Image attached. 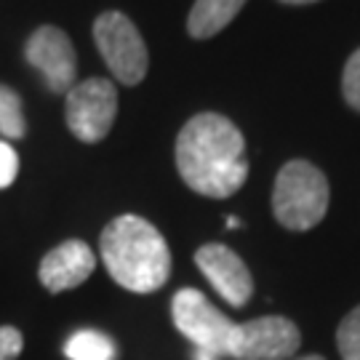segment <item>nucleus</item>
Masks as SVG:
<instances>
[{
	"instance_id": "nucleus-1",
	"label": "nucleus",
	"mask_w": 360,
	"mask_h": 360,
	"mask_svg": "<svg viewBox=\"0 0 360 360\" xmlns=\"http://www.w3.org/2000/svg\"><path fill=\"white\" fill-rule=\"evenodd\" d=\"M176 171L203 198L224 200L248 179V155L240 129L219 112H200L176 136Z\"/></svg>"
},
{
	"instance_id": "nucleus-2",
	"label": "nucleus",
	"mask_w": 360,
	"mask_h": 360,
	"mask_svg": "<svg viewBox=\"0 0 360 360\" xmlns=\"http://www.w3.org/2000/svg\"><path fill=\"white\" fill-rule=\"evenodd\" d=\"M99 254L110 278L131 294H153L171 275V251L153 221L120 214L102 230Z\"/></svg>"
},
{
	"instance_id": "nucleus-3",
	"label": "nucleus",
	"mask_w": 360,
	"mask_h": 360,
	"mask_svg": "<svg viewBox=\"0 0 360 360\" xmlns=\"http://www.w3.org/2000/svg\"><path fill=\"white\" fill-rule=\"evenodd\" d=\"M331 187L318 166L309 160H288L272 187V214L285 230L307 232L318 227L328 211Z\"/></svg>"
},
{
	"instance_id": "nucleus-4",
	"label": "nucleus",
	"mask_w": 360,
	"mask_h": 360,
	"mask_svg": "<svg viewBox=\"0 0 360 360\" xmlns=\"http://www.w3.org/2000/svg\"><path fill=\"white\" fill-rule=\"evenodd\" d=\"M94 43L104 65L123 86H139L150 70V53L142 32L126 13L107 11L94 22Z\"/></svg>"
},
{
	"instance_id": "nucleus-5",
	"label": "nucleus",
	"mask_w": 360,
	"mask_h": 360,
	"mask_svg": "<svg viewBox=\"0 0 360 360\" xmlns=\"http://www.w3.org/2000/svg\"><path fill=\"white\" fill-rule=\"evenodd\" d=\"M171 318L176 331L195 345V360H219L227 355V342L235 323L221 315L203 291L179 288L171 302Z\"/></svg>"
},
{
	"instance_id": "nucleus-6",
	"label": "nucleus",
	"mask_w": 360,
	"mask_h": 360,
	"mask_svg": "<svg viewBox=\"0 0 360 360\" xmlns=\"http://www.w3.org/2000/svg\"><path fill=\"white\" fill-rule=\"evenodd\" d=\"M117 89L107 77H86L67 91V129L83 144H96L112 131L117 117Z\"/></svg>"
},
{
	"instance_id": "nucleus-7",
	"label": "nucleus",
	"mask_w": 360,
	"mask_h": 360,
	"mask_svg": "<svg viewBox=\"0 0 360 360\" xmlns=\"http://www.w3.org/2000/svg\"><path fill=\"white\" fill-rule=\"evenodd\" d=\"M302 345V334L294 321L283 315H264L254 321L235 323L227 342L232 360H285L294 358Z\"/></svg>"
},
{
	"instance_id": "nucleus-8",
	"label": "nucleus",
	"mask_w": 360,
	"mask_h": 360,
	"mask_svg": "<svg viewBox=\"0 0 360 360\" xmlns=\"http://www.w3.org/2000/svg\"><path fill=\"white\" fill-rule=\"evenodd\" d=\"M27 62L38 70L49 91L53 94H65L75 86L77 77V53L72 40L65 30L53 25L38 27L25 46Z\"/></svg>"
},
{
	"instance_id": "nucleus-9",
	"label": "nucleus",
	"mask_w": 360,
	"mask_h": 360,
	"mask_svg": "<svg viewBox=\"0 0 360 360\" xmlns=\"http://www.w3.org/2000/svg\"><path fill=\"white\" fill-rule=\"evenodd\" d=\"M195 264L206 275V281L230 307H245L254 294V278L245 267V262L230 245L206 243L195 251Z\"/></svg>"
},
{
	"instance_id": "nucleus-10",
	"label": "nucleus",
	"mask_w": 360,
	"mask_h": 360,
	"mask_svg": "<svg viewBox=\"0 0 360 360\" xmlns=\"http://www.w3.org/2000/svg\"><path fill=\"white\" fill-rule=\"evenodd\" d=\"M94 267H96V257H94L91 245L72 238V240L53 245L51 251L40 259L38 278L46 291L65 294L70 288L86 283Z\"/></svg>"
},
{
	"instance_id": "nucleus-11",
	"label": "nucleus",
	"mask_w": 360,
	"mask_h": 360,
	"mask_svg": "<svg viewBox=\"0 0 360 360\" xmlns=\"http://www.w3.org/2000/svg\"><path fill=\"white\" fill-rule=\"evenodd\" d=\"M248 0H195L187 16V32L195 40H208L219 35L240 13Z\"/></svg>"
},
{
	"instance_id": "nucleus-12",
	"label": "nucleus",
	"mask_w": 360,
	"mask_h": 360,
	"mask_svg": "<svg viewBox=\"0 0 360 360\" xmlns=\"http://www.w3.org/2000/svg\"><path fill=\"white\" fill-rule=\"evenodd\" d=\"M67 360H115L117 345L102 331H75L65 345Z\"/></svg>"
},
{
	"instance_id": "nucleus-13",
	"label": "nucleus",
	"mask_w": 360,
	"mask_h": 360,
	"mask_svg": "<svg viewBox=\"0 0 360 360\" xmlns=\"http://www.w3.org/2000/svg\"><path fill=\"white\" fill-rule=\"evenodd\" d=\"M0 134L6 139H25L27 134V120H25V107H22V96L0 83Z\"/></svg>"
},
{
	"instance_id": "nucleus-14",
	"label": "nucleus",
	"mask_w": 360,
	"mask_h": 360,
	"mask_svg": "<svg viewBox=\"0 0 360 360\" xmlns=\"http://www.w3.org/2000/svg\"><path fill=\"white\" fill-rule=\"evenodd\" d=\"M336 347L342 360H360V304L349 309L336 328Z\"/></svg>"
},
{
	"instance_id": "nucleus-15",
	"label": "nucleus",
	"mask_w": 360,
	"mask_h": 360,
	"mask_svg": "<svg viewBox=\"0 0 360 360\" xmlns=\"http://www.w3.org/2000/svg\"><path fill=\"white\" fill-rule=\"evenodd\" d=\"M342 96L345 102L360 112V49L349 53L347 65H345V72H342Z\"/></svg>"
},
{
	"instance_id": "nucleus-16",
	"label": "nucleus",
	"mask_w": 360,
	"mask_h": 360,
	"mask_svg": "<svg viewBox=\"0 0 360 360\" xmlns=\"http://www.w3.org/2000/svg\"><path fill=\"white\" fill-rule=\"evenodd\" d=\"M25 349V336L13 326H0V360H16Z\"/></svg>"
},
{
	"instance_id": "nucleus-17",
	"label": "nucleus",
	"mask_w": 360,
	"mask_h": 360,
	"mask_svg": "<svg viewBox=\"0 0 360 360\" xmlns=\"http://www.w3.org/2000/svg\"><path fill=\"white\" fill-rule=\"evenodd\" d=\"M19 174V155L8 142H0V190L11 187Z\"/></svg>"
},
{
	"instance_id": "nucleus-18",
	"label": "nucleus",
	"mask_w": 360,
	"mask_h": 360,
	"mask_svg": "<svg viewBox=\"0 0 360 360\" xmlns=\"http://www.w3.org/2000/svg\"><path fill=\"white\" fill-rule=\"evenodd\" d=\"M281 3H288V6H307V3H318V0H281Z\"/></svg>"
},
{
	"instance_id": "nucleus-19",
	"label": "nucleus",
	"mask_w": 360,
	"mask_h": 360,
	"mask_svg": "<svg viewBox=\"0 0 360 360\" xmlns=\"http://www.w3.org/2000/svg\"><path fill=\"white\" fill-rule=\"evenodd\" d=\"M227 224H230L232 230H235V227H240V219H235V217H230V219H227Z\"/></svg>"
},
{
	"instance_id": "nucleus-20",
	"label": "nucleus",
	"mask_w": 360,
	"mask_h": 360,
	"mask_svg": "<svg viewBox=\"0 0 360 360\" xmlns=\"http://www.w3.org/2000/svg\"><path fill=\"white\" fill-rule=\"evenodd\" d=\"M296 360H326L323 355H304V358H296Z\"/></svg>"
}]
</instances>
